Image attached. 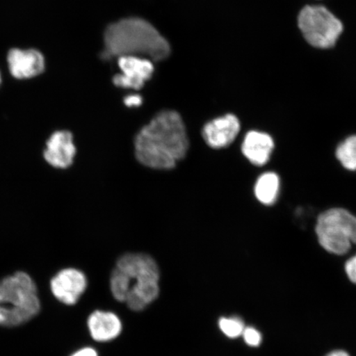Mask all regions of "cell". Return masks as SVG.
Instances as JSON below:
<instances>
[{
    "mask_svg": "<svg viewBox=\"0 0 356 356\" xmlns=\"http://www.w3.org/2000/svg\"><path fill=\"white\" fill-rule=\"evenodd\" d=\"M136 157L141 164L157 170L175 168L189 149V139L181 115L163 110L137 133Z\"/></svg>",
    "mask_w": 356,
    "mask_h": 356,
    "instance_id": "cell-1",
    "label": "cell"
},
{
    "mask_svg": "<svg viewBox=\"0 0 356 356\" xmlns=\"http://www.w3.org/2000/svg\"><path fill=\"white\" fill-rule=\"evenodd\" d=\"M159 266L152 257L127 253L119 258L111 273V291L131 310L142 311L159 297Z\"/></svg>",
    "mask_w": 356,
    "mask_h": 356,
    "instance_id": "cell-2",
    "label": "cell"
},
{
    "mask_svg": "<svg viewBox=\"0 0 356 356\" xmlns=\"http://www.w3.org/2000/svg\"><path fill=\"white\" fill-rule=\"evenodd\" d=\"M104 42L105 59L133 56L158 62L171 54L167 39L149 22L138 17H127L106 26Z\"/></svg>",
    "mask_w": 356,
    "mask_h": 356,
    "instance_id": "cell-3",
    "label": "cell"
},
{
    "mask_svg": "<svg viewBox=\"0 0 356 356\" xmlns=\"http://www.w3.org/2000/svg\"><path fill=\"white\" fill-rule=\"evenodd\" d=\"M40 309L38 289L30 275L19 271L0 282L1 326H19L35 317Z\"/></svg>",
    "mask_w": 356,
    "mask_h": 356,
    "instance_id": "cell-4",
    "label": "cell"
},
{
    "mask_svg": "<svg viewBox=\"0 0 356 356\" xmlns=\"http://www.w3.org/2000/svg\"><path fill=\"white\" fill-rule=\"evenodd\" d=\"M315 231L325 250L344 255L356 244V217L345 209H330L318 216Z\"/></svg>",
    "mask_w": 356,
    "mask_h": 356,
    "instance_id": "cell-5",
    "label": "cell"
},
{
    "mask_svg": "<svg viewBox=\"0 0 356 356\" xmlns=\"http://www.w3.org/2000/svg\"><path fill=\"white\" fill-rule=\"evenodd\" d=\"M298 25L312 47L329 49L335 46L343 32V24L321 6H305L298 17Z\"/></svg>",
    "mask_w": 356,
    "mask_h": 356,
    "instance_id": "cell-6",
    "label": "cell"
},
{
    "mask_svg": "<svg viewBox=\"0 0 356 356\" xmlns=\"http://www.w3.org/2000/svg\"><path fill=\"white\" fill-rule=\"evenodd\" d=\"M6 61L12 77L19 80L38 77L47 67L42 52L35 48H12L8 51Z\"/></svg>",
    "mask_w": 356,
    "mask_h": 356,
    "instance_id": "cell-7",
    "label": "cell"
},
{
    "mask_svg": "<svg viewBox=\"0 0 356 356\" xmlns=\"http://www.w3.org/2000/svg\"><path fill=\"white\" fill-rule=\"evenodd\" d=\"M118 60L122 74L113 77V83L115 86L140 90L152 77L154 71L152 60L133 56L118 57Z\"/></svg>",
    "mask_w": 356,
    "mask_h": 356,
    "instance_id": "cell-8",
    "label": "cell"
},
{
    "mask_svg": "<svg viewBox=\"0 0 356 356\" xmlns=\"http://www.w3.org/2000/svg\"><path fill=\"white\" fill-rule=\"evenodd\" d=\"M87 278L81 270L67 268L52 278L51 289L58 300L66 305H74L86 292Z\"/></svg>",
    "mask_w": 356,
    "mask_h": 356,
    "instance_id": "cell-9",
    "label": "cell"
},
{
    "mask_svg": "<svg viewBox=\"0 0 356 356\" xmlns=\"http://www.w3.org/2000/svg\"><path fill=\"white\" fill-rule=\"evenodd\" d=\"M241 129L239 120L233 114L212 120L204 124L202 136L208 146L215 149L226 148L235 140Z\"/></svg>",
    "mask_w": 356,
    "mask_h": 356,
    "instance_id": "cell-10",
    "label": "cell"
},
{
    "mask_svg": "<svg viewBox=\"0 0 356 356\" xmlns=\"http://www.w3.org/2000/svg\"><path fill=\"white\" fill-rule=\"evenodd\" d=\"M76 154L72 133L60 131L52 134L47 141L44 158L52 167L65 169L72 165Z\"/></svg>",
    "mask_w": 356,
    "mask_h": 356,
    "instance_id": "cell-11",
    "label": "cell"
},
{
    "mask_svg": "<svg viewBox=\"0 0 356 356\" xmlns=\"http://www.w3.org/2000/svg\"><path fill=\"white\" fill-rule=\"evenodd\" d=\"M275 147L274 140L268 134L252 131L245 136L242 153L255 166H264L269 161Z\"/></svg>",
    "mask_w": 356,
    "mask_h": 356,
    "instance_id": "cell-12",
    "label": "cell"
},
{
    "mask_svg": "<svg viewBox=\"0 0 356 356\" xmlns=\"http://www.w3.org/2000/svg\"><path fill=\"white\" fill-rule=\"evenodd\" d=\"M88 331L97 341H109L117 338L122 332L121 320L111 312L95 311L88 319Z\"/></svg>",
    "mask_w": 356,
    "mask_h": 356,
    "instance_id": "cell-13",
    "label": "cell"
},
{
    "mask_svg": "<svg viewBox=\"0 0 356 356\" xmlns=\"http://www.w3.org/2000/svg\"><path fill=\"white\" fill-rule=\"evenodd\" d=\"M280 191V178L277 173L268 172L258 177L254 186L256 198L266 206L277 202Z\"/></svg>",
    "mask_w": 356,
    "mask_h": 356,
    "instance_id": "cell-14",
    "label": "cell"
},
{
    "mask_svg": "<svg viewBox=\"0 0 356 356\" xmlns=\"http://www.w3.org/2000/svg\"><path fill=\"white\" fill-rule=\"evenodd\" d=\"M336 156L347 170L356 171V135L346 138L337 146Z\"/></svg>",
    "mask_w": 356,
    "mask_h": 356,
    "instance_id": "cell-15",
    "label": "cell"
},
{
    "mask_svg": "<svg viewBox=\"0 0 356 356\" xmlns=\"http://www.w3.org/2000/svg\"><path fill=\"white\" fill-rule=\"evenodd\" d=\"M219 327L226 337L237 338L242 336L245 325L238 317L221 318L219 320Z\"/></svg>",
    "mask_w": 356,
    "mask_h": 356,
    "instance_id": "cell-16",
    "label": "cell"
},
{
    "mask_svg": "<svg viewBox=\"0 0 356 356\" xmlns=\"http://www.w3.org/2000/svg\"><path fill=\"white\" fill-rule=\"evenodd\" d=\"M242 336L244 341L249 346L257 347L261 343L262 337L261 333L254 327H245Z\"/></svg>",
    "mask_w": 356,
    "mask_h": 356,
    "instance_id": "cell-17",
    "label": "cell"
},
{
    "mask_svg": "<svg viewBox=\"0 0 356 356\" xmlns=\"http://www.w3.org/2000/svg\"><path fill=\"white\" fill-rule=\"evenodd\" d=\"M345 270L350 282L356 284V254L346 261Z\"/></svg>",
    "mask_w": 356,
    "mask_h": 356,
    "instance_id": "cell-18",
    "label": "cell"
},
{
    "mask_svg": "<svg viewBox=\"0 0 356 356\" xmlns=\"http://www.w3.org/2000/svg\"><path fill=\"white\" fill-rule=\"evenodd\" d=\"M142 97L138 95H129L127 97H124V104L129 108H134V106H140L142 104Z\"/></svg>",
    "mask_w": 356,
    "mask_h": 356,
    "instance_id": "cell-19",
    "label": "cell"
},
{
    "mask_svg": "<svg viewBox=\"0 0 356 356\" xmlns=\"http://www.w3.org/2000/svg\"><path fill=\"white\" fill-rule=\"evenodd\" d=\"M71 356H97V351L95 349L87 347L76 351L74 354Z\"/></svg>",
    "mask_w": 356,
    "mask_h": 356,
    "instance_id": "cell-20",
    "label": "cell"
},
{
    "mask_svg": "<svg viewBox=\"0 0 356 356\" xmlns=\"http://www.w3.org/2000/svg\"><path fill=\"white\" fill-rule=\"evenodd\" d=\"M326 356H350L344 350H334L332 353H329Z\"/></svg>",
    "mask_w": 356,
    "mask_h": 356,
    "instance_id": "cell-21",
    "label": "cell"
},
{
    "mask_svg": "<svg viewBox=\"0 0 356 356\" xmlns=\"http://www.w3.org/2000/svg\"><path fill=\"white\" fill-rule=\"evenodd\" d=\"M1 83H2V74H1V71H0V86H1Z\"/></svg>",
    "mask_w": 356,
    "mask_h": 356,
    "instance_id": "cell-22",
    "label": "cell"
}]
</instances>
